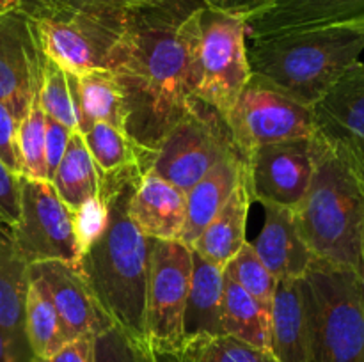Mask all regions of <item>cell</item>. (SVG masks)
<instances>
[{
	"instance_id": "1",
	"label": "cell",
	"mask_w": 364,
	"mask_h": 362,
	"mask_svg": "<svg viewBox=\"0 0 364 362\" xmlns=\"http://www.w3.org/2000/svg\"><path fill=\"white\" fill-rule=\"evenodd\" d=\"M201 0H159L135 7L110 55L124 133L148 172L167 131L183 119L201 84Z\"/></svg>"
},
{
	"instance_id": "2",
	"label": "cell",
	"mask_w": 364,
	"mask_h": 362,
	"mask_svg": "<svg viewBox=\"0 0 364 362\" xmlns=\"http://www.w3.org/2000/svg\"><path fill=\"white\" fill-rule=\"evenodd\" d=\"M139 180H128L112 190L100 192L107 204L105 231L80 256L77 266L110 323L134 336L146 337L151 240L135 227L128 213Z\"/></svg>"
},
{
	"instance_id": "3",
	"label": "cell",
	"mask_w": 364,
	"mask_h": 362,
	"mask_svg": "<svg viewBox=\"0 0 364 362\" xmlns=\"http://www.w3.org/2000/svg\"><path fill=\"white\" fill-rule=\"evenodd\" d=\"M245 46L249 84L313 106L348 67L359 62L364 52V21L245 43Z\"/></svg>"
},
{
	"instance_id": "4",
	"label": "cell",
	"mask_w": 364,
	"mask_h": 362,
	"mask_svg": "<svg viewBox=\"0 0 364 362\" xmlns=\"http://www.w3.org/2000/svg\"><path fill=\"white\" fill-rule=\"evenodd\" d=\"M294 219L316 259L358 270L364 192L336 149L315 133V169Z\"/></svg>"
},
{
	"instance_id": "5",
	"label": "cell",
	"mask_w": 364,
	"mask_h": 362,
	"mask_svg": "<svg viewBox=\"0 0 364 362\" xmlns=\"http://www.w3.org/2000/svg\"><path fill=\"white\" fill-rule=\"evenodd\" d=\"M301 287L309 361L364 362V307L355 270L315 258Z\"/></svg>"
},
{
	"instance_id": "6",
	"label": "cell",
	"mask_w": 364,
	"mask_h": 362,
	"mask_svg": "<svg viewBox=\"0 0 364 362\" xmlns=\"http://www.w3.org/2000/svg\"><path fill=\"white\" fill-rule=\"evenodd\" d=\"M18 7L34 20L45 55L66 73L109 70L128 11L100 9L71 0H21Z\"/></svg>"
},
{
	"instance_id": "7",
	"label": "cell",
	"mask_w": 364,
	"mask_h": 362,
	"mask_svg": "<svg viewBox=\"0 0 364 362\" xmlns=\"http://www.w3.org/2000/svg\"><path fill=\"white\" fill-rule=\"evenodd\" d=\"M231 156L242 155L235 146L228 121L212 105L194 98L183 119L160 142L148 172L187 194L213 165Z\"/></svg>"
},
{
	"instance_id": "8",
	"label": "cell",
	"mask_w": 364,
	"mask_h": 362,
	"mask_svg": "<svg viewBox=\"0 0 364 362\" xmlns=\"http://www.w3.org/2000/svg\"><path fill=\"white\" fill-rule=\"evenodd\" d=\"M11 240L27 265L41 261L77 265L80 259L73 212L46 180L20 176V219L11 229Z\"/></svg>"
},
{
	"instance_id": "9",
	"label": "cell",
	"mask_w": 364,
	"mask_h": 362,
	"mask_svg": "<svg viewBox=\"0 0 364 362\" xmlns=\"http://www.w3.org/2000/svg\"><path fill=\"white\" fill-rule=\"evenodd\" d=\"M201 84L198 98L228 117L251 80L244 18L205 7L201 13Z\"/></svg>"
},
{
	"instance_id": "10",
	"label": "cell",
	"mask_w": 364,
	"mask_h": 362,
	"mask_svg": "<svg viewBox=\"0 0 364 362\" xmlns=\"http://www.w3.org/2000/svg\"><path fill=\"white\" fill-rule=\"evenodd\" d=\"M192 272V248L183 241L151 240L146 337L153 351L173 348L183 337V311Z\"/></svg>"
},
{
	"instance_id": "11",
	"label": "cell",
	"mask_w": 364,
	"mask_h": 362,
	"mask_svg": "<svg viewBox=\"0 0 364 362\" xmlns=\"http://www.w3.org/2000/svg\"><path fill=\"white\" fill-rule=\"evenodd\" d=\"M226 121L245 162L259 146L309 138L316 133L313 106L255 84L245 85Z\"/></svg>"
},
{
	"instance_id": "12",
	"label": "cell",
	"mask_w": 364,
	"mask_h": 362,
	"mask_svg": "<svg viewBox=\"0 0 364 362\" xmlns=\"http://www.w3.org/2000/svg\"><path fill=\"white\" fill-rule=\"evenodd\" d=\"M315 169V135L259 146L247 158L252 201L294 209L304 197Z\"/></svg>"
},
{
	"instance_id": "13",
	"label": "cell",
	"mask_w": 364,
	"mask_h": 362,
	"mask_svg": "<svg viewBox=\"0 0 364 362\" xmlns=\"http://www.w3.org/2000/svg\"><path fill=\"white\" fill-rule=\"evenodd\" d=\"M45 62L34 20L20 7L0 13V102L20 119L38 96Z\"/></svg>"
},
{
	"instance_id": "14",
	"label": "cell",
	"mask_w": 364,
	"mask_h": 362,
	"mask_svg": "<svg viewBox=\"0 0 364 362\" xmlns=\"http://www.w3.org/2000/svg\"><path fill=\"white\" fill-rule=\"evenodd\" d=\"M28 280L53 305L68 343L78 337H95L112 325L73 263H32L28 265Z\"/></svg>"
},
{
	"instance_id": "15",
	"label": "cell",
	"mask_w": 364,
	"mask_h": 362,
	"mask_svg": "<svg viewBox=\"0 0 364 362\" xmlns=\"http://www.w3.org/2000/svg\"><path fill=\"white\" fill-rule=\"evenodd\" d=\"M364 21V0H270L244 18L245 43Z\"/></svg>"
},
{
	"instance_id": "16",
	"label": "cell",
	"mask_w": 364,
	"mask_h": 362,
	"mask_svg": "<svg viewBox=\"0 0 364 362\" xmlns=\"http://www.w3.org/2000/svg\"><path fill=\"white\" fill-rule=\"evenodd\" d=\"M132 222L149 240L181 241L187 194L153 172H144L128 204Z\"/></svg>"
},
{
	"instance_id": "17",
	"label": "cell",
	"mask_w": 364,
	"mask_h": 362,
	"mask_svg": "<svg viewBox=\"0 0 364 362\" xmlns=\"http://www.w3.org/2000/svg\"><path fill=\"white\" fill-rule=\"evenodd\" d=\"M263 209L265 219L252 248L276 280L302 279L315 256L299 233L294 212L276 204H263Z\"/></svg>"
},
{
	"instance_id": "18",
	"label": "cell",
	"mask_w": 364,
	"mask_h": 362,
	"mask_svg": "<svg viewBox=\"0 0 364 362\" xmlns=\"http://www.w3.org/2000/svg\"><path fill=\"white\" fill-rule=\"evenodd\" d=\"M316 133L326 141H364V62L348 67L313 105Z\"/></svg>"
},
{
	"instance_id": "19",
	"label": "cell",
	"mask_w": 364,
	"mask_h": 362,
	"mask_svg": "<svg viewBox=\"0 0 364 362\" xmlns=\"http://www.w3.org/2000/svg\"><path fill=\"white\" fill-rule=\"evenodd\" d=\"M28 265L18 254L11 233L0 231V330L13 344L20 362H38L25 332Z\"/></svg>"
},
{
	"instance_id": "20",
	"label": "cell",
	"mask_w": 364,
	"mask_h": 362,
	"mask_svg": "<svg viewBox=\"0 0 364 362\" xmlns=\"http://www.w3.org/2000/svg\"><path fill=\"white\" fill-rule=\"evenodd\" d=\"M270 353L277 362H311L301 279L276 283L270 304Z\"/></svg>"
},
{
	"instance_id": "21",
	"label": "cell",
	"mask_w": 364,
	"mask_h": 362,
	"mask_svg": "<svg viewBox=\"0 0 364 362\" xmlns=\"http://www.w3.org/2000/svg\"><path fill=\"white\" fill-rule=\"evenodd\" d=\"M251 190L247 183V170L233 194L230 195L223 208L210 220L208 226L201 231L198 240L191 245L206 261L224 270L231 258L245 243V227H247L249 208H251Z\"/></svg>"
},
{
	"instance_id": "22",
	"label": "cell",
	"mask_w": 364,
	"mask_h": 362,
	"mask_svg": "<svg viewBox=\"0 0 364 362\" xmlns=\"http://www.w3.org/2000/svg\"><path fill=\"white\" fill-rule=\"evenodd\" d=\"M247 170L242 156H231L213 165L191 190L187 192V222L181 241L191 247L210 220L219 213Z\"/></svg>"
},
{
	"instance_id": "23",
	"label": "cell",
	"mask_w": 364,
	"mask_h": 362,
	"mask_svg": "<svg viewBox=\"0 0 364 362\" xmlns=\"http://www.w3.org/2000/svg\"><path fill=\"white\" fill-rule=\"evenodd\" d=\"M66 78L77 117V131L84 135L96 123H109L124 131L123 103L110 71L66 73Z\"/></svg>"
},
{
	"instance_id": "24",
	"label": "cell",
	"mask_w": 364,
	"mask_h": 362,
	"mask_svg": "<svg viewBox=\"0 0 364 362\" xmlns=\"http://www.w3.org/2000/svg\"><path fill=\"white\" fill-rule=\"evenodd\" d=\"M223 268L192 251V272L183 311V336L224 334Z\"/></svg>"
},
{
	"instance_id": "25",
	"label": "cell",
	"mask_w": 364,
	"mask_h": 362,
	"mask_svg": "<svg viewBox=\"0 0 364 362\" xmlns=\"http://www.w3.org/2000/svg\"><path fill=\"white\" fill-rule=\"evenodd\" d=\"M153 353L156 362H277L270 351L259 350L230 334L183 336L169 350Z\"/></svg>"
},
{
	"instance_id": "26",
	"label": "cell",
	"mask_w": 364,
	"mask_h": 362,
	"mask_svg": "<svg viewBox=\"0 0 364 362\" xmlns=\"http://www.w3.org/2000/svg\"><path fill=\"white\" fill-rule=\"evenodd\" d=\"M84 141L95 162L100 185L144 174L139 151L130 137L119 128L109 123H96L91 130L85 131Z\"/></svg>"
},
{
	"instance_id": "27",
	"label": "cell",
	"mask_w": 364,
	"mask_h": 362,
	"mask_svg": "<svg viewBox=\"0 0 364 362\" xmlns=\"http://www.w3.org/2000/svg\"><path fill=\"white\" fill-rule=\"evenodd\" d=\"M224 334L270 351V311L224 273L223 291Z\"/></svg>"
},
{
	"instance_id": "28",
	"label": "cell",
	"mask_w": 364,
	"mask_h": 362,
	"mask_svg": "<svg viewBox=\"0 0 364 362\" xmlns=\"http://www.w3.org/2000/svg\"><path fill=\"white\" fill-rule=\"evenodd\" d=\"M52 185L60 201L71 212L84 204L87 199L98 195V172L80 131L71 133L63 160L53 174Z\"/></svg>"
},
{
	"instance_id": "29",
	"label": "cell",
	"mask_w": 364,
	"mask_h": 362,
	"mask_svg": "<svg viewBox=\"0 0 364 362\" xmlns=\"http://www.w3.org/2000/svg\"><path fill=\"white\" fill-rule=\"evenodd\" d=\"M25 332L38 362L50 361L68 343L55 309L31 280L25 300Z\"/></svg>"
},
{
	"instance_id": "30",
	"label": "cell",
	"mask_w": 364,
	"mask_h": 362,
	"mask_svg": "<svg viewBox=\"0 0 364 362\" xmlns=\"http://www.w3.org/2000/svg\"><path fill=\"white\" fill-rule=\"evenodd\" d=\"M45 119L46 116L39 105V98L36 96L18 126L20 176L31 180H46Z\"/></svg>"
},
{
	"instance_id": "31",
	"label": "cell",
	"mask_w": 364,
	"mask_h": 362,
	"mask_svg": "<svg viewBox=\"0 0 364 362\" xmlns=\"http://www.w3.org/2000/svg\"><path fill=\"white\" fill-rule=\"evenodd\" d=\"M230 279H233L238 286L244 287L251 297H255L259 304L270 311L276 283L272 273L265 268L262 259L258 258L252 248L251 241H245L240 251L228 261L223 270Z\"/></svg>"
},
{
	"instance_id": "32",
	"label": "cell",
	"mask_w": 364,
	"mask_h": 362,
	"mask_svg": "<svg viewBox=\"0 0 364 362\" xmlns=\"http://www.w3.org/2000/svg\"><path fill=\"white\" fill-rule=\"evenodd\" d=\"M92 362H156L146 337L110 325L92 337Z\"/></svg>"
},
{
	"instance_id": "33",
	"label": "cell",
	"mask_w": 364,
	"mask_h": 362,
	"mask_svg": "<svg viewBox=\"0 0 364 362\" xmlns=\"http://www.w3.org/2000/svg\"><path fill=\"white\" fill-rule=\"evenodd\" d=\"M38 98L46 116L59 121L71 131H77V117H75L73 102H71L70 87H68L66 71L48 57L43 67V80L39 85Z\"/></svg>"
},
{
	"instance_id": "34",
	"label": "cell",
	"mask_w": 364,
	"mask_h": 362,
	"mask_svg": "<svg viewBox=\"0 0 364 362\" xmlns=\"http://www.w3.org/2000/svg\"><path fill=\"white\" fill-rule=\"evenodd\" d=\"M107 226V204L100 195L87 199L73 212V227L80 256L102 236Z\"/></svg>"
},
{
	"instance_id": "35",
	"label": "cell",
	"mask_w": 364,
	"mask_h": 362,
	"mask_svg": "<svg viewBox=\"0 0 364 362\" xmlns=\"http://www.w3.org/2000/svg\"><path fill=\"white\" fill-rule=\"evenodd\" d=\"M20 219V176L0 162V229L9 231Z\"/></svg>"
},
{
	"instance_id": "36",
	"label": "cell",
	"mask_w": 364,
	"mask_h": 362,
	"mask_svg": "<svg viewBox=\"0 0 364 362\" xmlns=\"http://www.w3.org/2000/svg\"><path fill=\"white\" fill-rule=\"evenodd\" d=\"M21 119L9 105L0 102V162L20 176V155H18V126Z\"/></svg>"
},
{
	"instance_id": "37",
	"label": "cell",
	"mask_w": 364,
	"mask_h": 362,
	"mask_svg": "<svg viewBox=\"0 0 364 362\" xmlns=\"http://www.w3.org/2000/svg\"><path fill=\"white\" fill-rule=\"evenodd\" d=\"M46 116V114H45ZM73 131L60 124L59 121L46 116L45 119V162H46V181L52 183L53 174L63 160L66 146Z\"/></svg>"
},
{
	"instance_id": "38",
	"label": "cell",
	"mask_w": 364,
	"mask_h": 362,
	"mask_svg": "<svg viewBox=\"0 0 364 362\" xmlns=\"http://www.w3.org/2000/svg\"><path fill=\"white\" fill-rule=\"evenodd\" d=\"M323 138V137H322ZM326 141V138H323ZM334 149H336L338 155L343 158V162L347 163L348 169L352 170V174L358 180L359 187L364 192V141H350V138H345V141H327Z\"/></svg>"
},
{
	"instance_id": "39",
	"label": "cell",
	"mask_w": 364,
	"mask_h": 362,
	"mask_svg": "<svg viewBox=\"0 0 364 362\" xmlns=\"http://www.w3.org/2000/svg\"><path fill=\"white\" fill-rule=\"evenodd\" d=\"M208 9L217 11V13L230 14L237 18H247L249 14L262 9L270 0H201Z\"/></svg>"
},
{
	"instance_id": "40",
	"label": "cell",
	"mask_w": 364,
	"mask_h": 362,
	"mask_svg": "<svg viewBox=\"0 0 364 362\" xmlns=\"http://www.w3.org/2000/svg\"><path fill=\"white\" fill-rule=\"evenodd\" d=\"M46 362H92V337L70 341Z\"/></svg>"
},
{
	"instance_id": "41",
	"label": "cell",
	"mask_w": 364,
	"mask_h": 362,
	"mask_svg": "<svg viewBox=\"0 0 364 362\" xmlns=\"http://www.w3.org/2000/svg\"><path fill=\"white\" fill-rule=\"evenodd\" d=\"M71 2L84 4V6L100 7V9H110V11H127L135 9V7L148 6V4H155L159 0H71Z\"/></svg>"
},
{
	"instance_id": "42",
	"label": "cell",
	"mask_w": 364,
	"mask_h": 362,
	"mask_svg": "<svg viewBox=\"0 0 364 362\" xmlns=\"http://www.w3.org/2000/svg\"><path fill=\"white\" fill-rule=\"evenodd\" d=\"M0 362H20L13 350V344L2 330H0Z\"/></svg>"
},
{
	"instance_id": "43",
	"label": "cell",
	"mask_w": 364,
	"mask_h": 362,
	"mask_svg": "<svg viewBox=\"0 0 364 362\" xmlns=\"http://www.w3.org/2000/svg\"><path fill=\"white\" fill-rule=\"evenodd\" d=\"M358 284H359V293H361L363 307H364V224H363V234H361V252H359V265L358 270Z\"/></svg>"
},
{
	"instance_id": "44",
	"label": "cell",
	"mask_w": 364,
	"mask_h": 362,
	"mask_svg": "<svg viewBox=\"0 0 364 362\" xmlns=\"http://www.w3.org/2000/svg\"><path fill=\"white\" fill-rule=\"evenodd\" d=\"M21 4V0H0V13H6V11L16 9Z\"/></svg>"
},
{
	"instance_id": "45",
	"label": "cell",
	"mask_w": 364,
	"mask_h": 362,
	"mask_svg": "<svg viewBox=\"0 0 364 362\" xmlns=\"http://www.w3.org/2000/svg\"><path fill=\"white\" fill-rule=\"evenodd\" d=\"M0 231H4V229H0ZM7 233H9V231H7Z\"/></svg>"
}]
</instances>
